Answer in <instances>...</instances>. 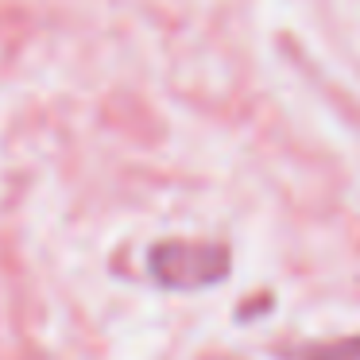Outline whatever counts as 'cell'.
I'll return each instance as SVG.
<instances>
[{"label":"cell","instance_id":"1","mask_svg":"<svg viewBox=\"0 0 360 360\" xmlns=\"http://www.w3.org/2000/svg\"><path fill=\"white\" fill-rule=\"evenodd\" d=\"M151 271L167 287H202L229 271V252L221 244H194V240H171L151 252Z\"/></svg>","mask_w":360,"mask_h":360}]
</instances>
